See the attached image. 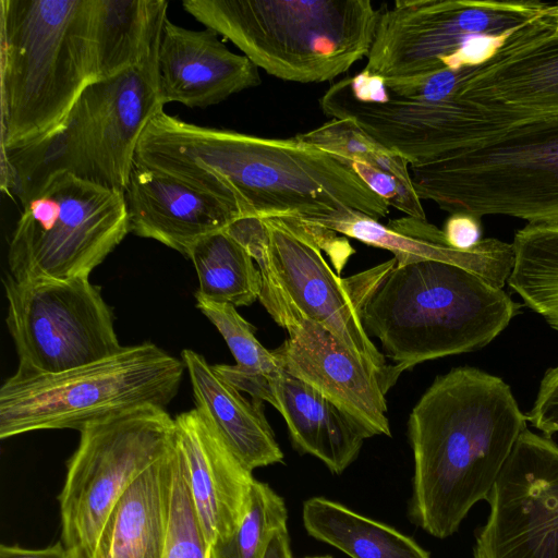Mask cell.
<instances>
[{
	"label": "cell",
	"mask_w": 558,
	"mask_h": 558,
	"mask_svg": "<svg viewBox=\"0 0 558 558\" xmlns=\"http://www.w3.org/2000/svg\"><path fill=\"white\" fill-rule=\"evenodd\" d=\"M134 165L169 174L242 218L314 222L355 210L385 218L389 205L338 155L299 137L270 138L199 126L157 113Z\"/></svg>",
	"instance_id": "6da1fadb"
},
{
	"label": "cell",
	"mask_w": 558,
	"mask_h": 558,
	"mask_svg": "<svg viewBox=\"0 0 558 558\" xmlns=\"http://www.w3.org/2000/svg\"><path fill=\"white\" fill-rule=\"evenodd\" d=\"M526 422L500 377L471 366L437 376L408 420L411 521L437 538L456 533L487 500Z\"/></svg>",
	"instance_id": "7a4b0ae2"
},
{
	"label": "cell",
	"mask_w": 558,
	"mask_h": 558,
	"mask_svg": "<svg viewBox=\"0 0 558 558\" xmlns=\"http://www.w3.org/2000/svg\"><path fill=\"white\" fill-rule=\"evenodd\" d=\"M362 326L379 339L397 377L442 356L489 344L522 304L460 266L392 257L347 278Z\"/></svg>",
	"instance_id": "3957f363"
},
{
	"label": "cell",
	"mask_w": 558,
	"mask_h": 558,
	"mask_svg": "<svg viewBox=\"0 0 558 558\" xmlns=\"http://www.w3.org/2000/svg\"><path fill=\"white\" fill-rule=\"evenodd\" d=\"M459 100L453 149L410 166L418 197L450 214L558 221V114L497 118Z\"/></svg>",
	"instance_id": "277c9868"
},
{
	"label": "cell",
	"mask_w": 558,
	"mask_h": 558,
	"mask_svg": "<svg viewBox=\"0 0 558 558\" xmlns=\"http://www.w3.org/2000/svg\"><path fill=\"white\" fill-rule=\"evenodd\" d=\"M1 150L51 134L93 83L89 0L0 1Z\"/></svg>",
	"instance_id": "5b68a950"
},
{
	"label": "cell",
	"mask_w": 558,
	"mask_h": 558,
	"mask_svg": "<svg viewBox=\"0 0 558 558\" xmlns=\"http://www.w3.org/2000/svg\"><path fill=\"white\" fill-rule=\"evenodd\" d=\"M158 50L118 75L88 84L51 134L1 150L2 192L22 204L57 172L124 192L140 138L165 107L158 89Z\"/></svg>",
	"instance_id": "8992f818"
},
{
	"label": "cell",
	"mask_w": 558,
	"mask_h": 558,
	"mask_svg": "<svg viewBox=\"0 0 558 558\" xmlns=\"http://www.w3.org/2000/svg\"><path fill=\"white\" fill-rule=\"evenodd\" d=\"M184 10L278 78L322 83L367 58L381 9L369 0H184Z\"/></svg>",
	"instance_id": "52a82bcc"
},
{
	"label": "cell",
	"mask_w": 558,
	"mask_h": 558,
	"mask_svg": "<svg viewBox=\"0 0 558 558\" xmlns=\"http://www.w3.org/2000/svg\"><path fill=\"white\" fill-rule=\"evenodd\" d=\"M184 363L153 342L123 347L59 374L9 377L0 388V438L40 429H77L175 397Z\"/></svg>",
	"instance_id": "ba28073f"
},
{
	"label": "cell",
	"mask_w": 558,
	"mask_h": 558,
	"mask_svg": "<svg viewBox=\"0 0 558 558\" xmlns=\"http://www.w3.org/2000/svg\"><path fill=\"white\" fill-rule=\"evenodd\" d=\"M21 205L8 250L17 282L89 277L130 232L123 191L69 172L51 174Z\"/></svg>",
	"instance_id": "9c48e42d"
},
{
	"label": "cell",
	"mask_w": 558,
	"mask_h": 558,
	"mask_svg": "<svg viewBox=\"0 0 558 558\" xmlns=\"http://www.w3.org/2000/svg\"><path fill=\"white\" fill-rule=\"evenodd\" d=\"M58 496L61 538L72 558H93L109 512L128 487L163 457L175 439L165 408L142 407L80 430Z\"/></svg>",
	"instance_id": "30bf717a"
},
{
	"label": "cell",
	"mask_w": 558,
	"mask_h": 558,
	"mask_svg": "<svg viewBox=\"0 0 558 558\" xmlns=\"http://www.w3.org/2000/svg\"><path fill=\"white\" fill-rule=\"evenodd\" d=\"M7 326L16 350L14 375L59 374L118 353L111 307L89 277L4 281Z\"/></svg>",
	"instance_id": "8fae6325"
},
{
	"label": "cell",
	"mask_w": 558,
	"mask_h": 558,
	"mask_svg": "<svg viewBox=\"0 0 558 558\" xmlns=\"http://www.w3.org/2000/svg\"><path fill=\"white\" fill-rule=\"evenodd\" d=\"M547 7L536 0H397L381 9L364 70L386 81L447 70L471 38L513 31Z\"/></svg>",
	"instance_id": "7c38bea8"
},
{
	"label": "cell",
	"mask_w": 558,
	"mask_h": 558,
	"mask_svg": "<svg viewBox=\"0 0 558 558\" xmlns=\"http://www.w3.org/2000/svg\"><path fill=\"white\" fill-rule=\"evenodd\" d=\"M473 558H558V445L527 427L488 498Z\"/></svg>",
	"instance_id": "4fadbf2b"
},
{
	"label": "cell",
	"mask_w": 558,
	"mask_h": 558,
	"mask_svg": "<svg viewBox=\"0 0 558 558\" xmlns=\"http://www.w3.org/2000/svg\"><path fill=\"white\" fill-rule=\"evenodd\" d=\"M258 219L276 278L298 323L310 319L330 331L379 375L387 393L398 378L362 326L347 278L331 270L300 220Z\"/></svg>",
	"instance_id": "5bb4252c"
},
{
	"label": "cell",
	"mask_w": 558,
	"mask_h": 558,
	"mask_svg": "<svg viewBox=\"0 0 558 558\" xmlns=\"http://www.w3.org/2000/svg\"><path fill=\"white\" fill-rule=\"evenodd\" d=\"M451 96L497 118L557 116L558 29L547 9L517 28L494 58L474 68Z\"/></svg>",
	"instance_id": "9a60e30c"
},
{
	"label": "cell",
	"mask_w": 558,
	"mask_h": 558,
	"mask_svg": "<svg viewBox=\"0 0 558 558\" xmlns=\"http://www.w3.org/2000/svg\"><path fill=\"white\" fill-rule=\"evenodd\" d=\"M272 350L283 371L304 381L373 437L390 436L386 392L379 375L330 331L302 319Z\"/></svg>",
	"instance_id": "2e32d148"
},
{
	"label": "cell",
	"mask_w": 558,
	"mask_h": 558,
	"mask_svg": "<svg viewBox=\"0 0 558 558\" xmlns=\"http://www.w3.org/2000/svg\"><path fill=\"white\" fill-rule=\"evenodd\" d=\"M174 425L194 507L211 548L242 523L255 478L196 408L178 414Z\"/></svg>",
	"instance_id": "e0dca14e"
},
{
	"label": "cell",
	"mask_w": 558,
	"mask_h": 558,
	"mask_svg": "<svg viewBox=\"0 0 558 558\" xmlns=\"http://www.w3.org/2000/svg\"><path fill=\"white\" fill-rule=\"evenodd\" d=\"M157 73L163 106L206 108L260 84L258 68L232 52L215 31L189 29L169 19L162 27Z\"/></svg>",
	"instance_id": "ac0fdd59"
},
{
	"label": "cell",
	"mask_w": 558,
	"mask_h": 558,
	"mask_svg": "<svg viewBox=\"0 0 558 558\" xmlns=\"http://www.w3.org/2000/svg\"><path fill=\"white\" fill-rule=\"evenodd\" d=\"M124 197L130 232L156 240L185 257L199 240L240 219L214 196L135 165Z\"/></svg>",
	"instance_id": "d6986e66"
},
{
	"label": "cell",
	"mask_w": 558,
	"mask_h": 558,
	"mask_svg": "<svg viewBox=\"0 0 558 558\" xmlns=\"http://www.w3.org/2000/svg\"><path fill=\"white\" fill-rule=\"evenodd\" d=\"M307 223L388 250L397 266L422 260L449 263L476 274L499 289L504 288L513 268L511 243L488 238L472 250H456L446 243L442 230L426 219L404 217L385 226L365 214L347 210L333 218Z\"/></svg>",
	"instance_id": "ffe728a7"
},
{
	"label": "cell",
	"mask_w": 558,
	"mask_h": 558,
	"mask_svg": "<svg viewBox=\"0 0 558 558\" xmlns=\"http://www.w3.org/2000/svg\"><path fill=\"white\" fill-rule=\"evenodd\" d=\"M196 409L226 446L250 471L283 462L263 400H247L206 359L190 349L181 352Z\"/></svg>",
	"instance_id": "44dd1931"
},
{
	"label": "cell",
	"mask_w": 558,
	"mask_h": 558,
	"mask_svg": "<svg viewBox=\"0 0 558 558\" xmlns=\"http://www.w3.org/2000/svg\"><path fill=\"white\" fill-rule=\"evenodd\" d=\"M263 401L284 418L294 449L319 459L335 474L342 473L372 437L337 405L283 369L269 379Z\"/></svg>",
	"instance_id": "7402d4cb"
},
{
	"label": "cell",
	"mask_w": 558,
	"mask_h": 558,
	"mask_svg": "<svg viewBox=\"0 0 558 558\" xmlns=\"http://www.w3.org/2000/svg\"><path fill=\"white\" fill-rule=\"evenodd\" d=\"M175 439L121 495L101 527L93 558H162L170 518Z\"/></svg>",
	"instance_id": "603a6c76"
},
{
	"label": "cell",
	"mask_w": 558,
	"mask_h": 558,
	"mask_svg": "<svg viewBox=\"0 0 558 558\" xmlns=\"http://www.w3.org/2000/svg\"><path fill=\"white\" fill-rule=\"evenodd\" d=\"M167 11L166 0H89L93 82L118 75L157 51Z\"/></svg>",
	"instance_id": "cb8c5ba5"
},
{
	"label": "cell",
	"mask_w": 558,
	"mask_h": 558,
	"mask_svg": "<svg viewBox=\"0 0 558 558\" xmlns=\"http://www.w3.org/2000/svg\"><path fill=\"white\" fill-rule=\"evenodd\" d=\"M295 136L338 155L389 207L412 218H426L405 157L374 140L352 120L332 118Z\"/></svg>",
	"instance_id": "d4e9b609"
},
{
	"label": "cell",
	"mask_w": 558,
	"mask_h": 558,
	"mask_svg": "<svg viewBox=\"0 0 558 558\" xmlns=\"http://www.w3.org/2000/svg\"><path fill=\"white\" fill-rule=\"evenodd\" d=\"M307 533L351 558H430L413 538L324 497L303 505Z\"/></svg>",
	"instance_id": "484cf974"
},
{
	"label": "cell",
	"mask_w": 558,
	"mask_h": 558,
	"mask_svg": "<svg viewBox=\"0 0 558 558\" xmlns=\"http://www.w3.org/2000/svg\"><path fill=\"white\" fill-rule=\"evenodd\" d=\"M196 270L195 296L247 306L262 291V277L247 248L227 228L199 240L189 257Z\"/></svg>",
	"instance_id": "4316f807"
},
{
	"label": "cell",
	"mask_w": 558,
	"mask_h": 558,
	"mask_svg": "<svg viewBox=\"0 0 558 558\" xmlns=\"http://www.w3.org/2000/svg\"><path fill=\"white\" fill-rule=\"evenodd\" d=\"M511 244L514 263L508 286L558 331V221L527 223Z\"/></svg>",
	"instance_id": "83f0119b"
},
{
	"label": "cell",
	"mask_w": 558,
	"mask_h": 558,
	"mask_svg": "<svg viewBox=\"0 0 558 558\" xmlns=\"http://www.w3.org/2000/svg\"><path fill=\"white\" fill-rule=\"evenodd\" d=\"M196 307L214 324L225 339L234 365L216 364L214 368L240 391L258 399L269 379L282 371L274 353L255 336V327L244 319L235 306L195 296Z\"/></svg>",
	"instance_id": "f1b7e54d"
},
{
	"label": "cell",
	"mask_w": 558,
	"mask_h": 558,
	"mask_svg": "<svg viewBox=\"0 0 558 558\" xmlns=\"http://www.w3.org/2000/svg\"><path fill=\"white\" fill-rule=\"evenodd\" d=\"M287 520L282 497L255 480L245 518L232 535L211 546L210 558H264L270 537Z\"/></svg>",
	"instance_id": "f546056e"
},
{
	"label": "cell",
	"mask_w": 558,
	"mask_h": 558,
	"mask_svg": "<svg viewBox=\"0 0 558 558\" xmlns=\"http://www.w3.org/2000/svg\"><path fill=\"white\" fill-rule=\"evenodd\" d=\"M162 558H210L187 484L184 461L175 440L170 518Z\"/></svg>",
	"instance_id": "4dcf8cb0"
},
{
	"label": "cell",
	"mask_w": 558,
	"mask_h": 558,
	"mask_svg": "<svg viewBox=\"0 0 558 558\" xmlns=\"http://www.w3.org/2000/svg\"><path fill=\"white\" fill-rule=\"evenodd\" d=\"M527 421L545 436L558 433V365L543 376Z\"/></svg>",
	"instance_id": "1f68e13d"
},
{
	"label": "cell",
	"mask_w": 558,
	"mask_h": 558,
	"mask_svg": "<svg viewBox=\"0 0 558 558\" xmlns=\"http://www.w3.org/2000/svg\"><path fill=\"white\" fill-rule=\"evenodd\" d=\"M442 233L449 246L460 251L472 250L483 240L481 218L466 213L450 214Z\"/></svg>",
	"instance_id": "d6a6232c"
},
{
	"label": "cell",
	"mask_w": 558,
	"mask_h": 558,
	"mask_svg": "<svg viewBox=\"0 0 558 558\" xmlns=\"http://www.w3.org/2000/svg\"><path fill=\"white\" fill-rule=\"evenodd\" d=\"M350 94L361 102L383 104L390 94L383 76L363 70L354 76L345 77Z\"/></svg>",
	"instance_id": "836d02e7"
},
{
	"label": "cell",
	"mask_w": 558,
	"mask_h": 558,
	"mask_svg": "<svg viewBox=\"0 0 558 558\" xmlns=\"http://www.w3.org/2000/svg\"><path fill=\"white\" fill-rule=\"evenodd\" d=\"M0 558H72L61 541L44 548H25L20 545L0 546Z\"/></svg>",
	"instance_id": "e575fe53"
},
{
	"label": "cell",
	"mask_w": 558,
	"mask_h": 558,
	"mask_svg": "<svg viewBox=\"0 0 558 558\" xmlns=\"http://www.w3.org/2000/svg\"><path fill=\"white\" fill-rule=\"evenodd\" d=\"M264 558H293L287 526L278 529L272 534Z\"/></svg>",
	"instance_id": "d590c367"
},
{
	"label": "cell",
	"mask_w": 558,
	"mask_h": 558,
	"mask_svg": "<svg viewBox=\"0 0 558 558\" xmlns=\"http://www.w3.org/2000/svg\"><path fill=\"white\" fill-rule=\"evenodd\" d=\"M306 558H332L331 556H316V557H306Z\"/></svg>",
	"instance_id": "8d00e7d4"
}]
</instances>
